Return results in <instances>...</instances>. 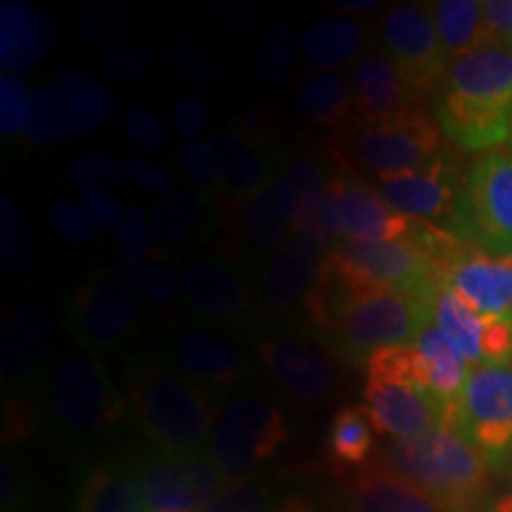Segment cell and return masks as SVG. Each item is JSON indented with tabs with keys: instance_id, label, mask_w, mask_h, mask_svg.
Wrapping results in <instances>:
<instances>
[{
	"instance_id": "obj_1",
	"label": "cell",
	"mask_w": 512,
	"mask_h": 512,
	"mask_svg": "<svg viewBox=\"0 0 512 512\" xmlns=\"http://www.w3.org/2000/svg\"><path fill=\"white\" fill-rule=\"evenodd\" d=\"M441 285L358 287L323 261L304 302L311 335L335 361L366 366L375 351L413 344L434 323Z\"/></svg>"
},
{
	"instance_id": "obj_2",
	"label": "cell",
	"mask_w": 512,
	"mask_h": 512,
	"mask_svg": "<svg viewBox=\"0 0 512 512\" xmlns=\"http://www.w3.org/2000/svg\"><path fill=\"white\" fill-rule=\"evenodd\" d=\"M434 119L463 152L501 147L512 131V46L491 41L448 64Z\"/></svg>"
},
{
	"instance_id": "obj_3",
	"label": "cell",
	"mask_w": 512,
	"mask_h": 512,
	"mask_svg": "<svg viewBox=\"0 0 512 512\" xmlns=\"http://www.w3.org/2000/svg\"><path fill=\"white\" fill-rule=\"evenodd\" d=\"M221 396L152 358H128V418L147 444L162 451L207 453Z\"/></svg>"
},
{
	"instance_id": "obj_4",
	"label": "cell",
	"mask_w": 512,
	"mask_h": 512,
	"mask_svg": "<svg viewBox=\"0 0 512 512\" xmlns=\"http://www.w3.org/2000/svg\"><path fill=\"white\" fill-rule=\"evenodd\" d=\"M377 460L453 512H475L484 498L489 465L451 425L411 439H384Z\"/></svg>"
},
{
	"instance_id": "obj_5",
	"label": "cell",
	"mask_w": 512,
	"mask_h": 512,
	"mask_svg": "<svg viewBox=\"0 0 512 512\" xmlns=\"http://www.w3.org/2000/svg\"><path fill=\"white\" fill-rule=\"evenodd\" d=\"M36 387L41 413L67 439L105 437L128 418L126 396L100 356L88 351L50 358Z\"/></svg>"
},
{
	"instance_id": "obj_6",
	"label": "cell",
	"mask_w": 512,
	"mask_h": 512,
	"mask_svg": "<svg viewBox=\"0 0 512 512\" xmlns=\"http://www.w3.org/2000/svg\"><path fill=\"white\" fill-rule=\"evenodd\" d=\"M337 166L375 181L422 169L446 152L437 119L427 107L387 121H354L330 140Z\"/></svg>"
},
{
	"instance_id": "obj_7",
	"label": "cell",
	"mask_w": 512,
	"mask_h": 512,
	"mask_svg": "<svg viewBox=\"0 0 512 512\" xmlns=\"http://www.w3.org/2000/svg\"><path fill=\"white\" fill-rule=\"evenodd\" d=\"M290 441L285 413L256 389H230L221 396L207 456L228 484L254 477Z\"/></svg>"
},
{
	"instance_id": "obj_8",
	"label": "cell",
	"mask_w": 512,
	"mask_h": 512,
	"mask_svg": "<svg viewBox=\"0 0 512 512\" xmlns=\"http://www.w3.org/2000/svg\"><path fill=\"white\" fill-rule=\"evenodd\" d=\"M446 230L467 247L512 256V155L486 152L467 166Z\"/></svg>"
},
{
	"instance_id": "obj_9",
	"label": "cell",
	"mask_w": 512,
	"mask_h": 512,
	"mask_svg": "<svg viewBox=\"0 0 512 512\" xmlns=\"http://www.w3.org/2000/svg\"><path fill=\"white\" fill-rule=\"evenodd\" d=\"M259 271L221 252L190 256L181 268V302L188 318L202 328L256 325L259 309Z\"/></svg>"
},
{
	"instance_id": "obj_10",
	"label": "cell",
	"mask_w": 512,
	"mask_h": 512,
	"mask_svg": "<svg viewBox=\"0 0 512 512\" xmlns=\"http://www.w3.org/2000/svg\"><path fill=\"white\" fill-rule=\"evenodd\" d=\"M64 328L88 354H117L140 330V306L114 275L95 271L62 299Z\"/></svg>"
},
{
	"instance_id": "obj_11",
	"label": "cell",
	"mask_w": 512,
	"mask_h": 512,
	"mask_svg": "<svg viewBox=\"0 0 512 512\" xmlns=\"http://www.w3.org/2000/svg\"><path fill=\"white\" fill-rule=\"evenodd\" d=\"M150 512H204L228 489V479L207 453H174L147 444L126 458Z\"/></svg>"
},
{
	"instance_id": "obj_12",
	"label": "cell",
	"mask_w": 512,
	"mask_h": 512,
	"mask_svg": "<svg viewBox=\"0 0 512 512\" xmlns=\"http://www.w3.org/2000/svg\"><path fill=\"white\" fill-rule=\"evenodd\" d=\"M456 430L489 467L512 463V366L472 370L458 401Z\"/></svg>"
},
{
	"instance_id": "obj_13",
	"label": "cell",
	"mask_w": 512,
	"mask_h": 512,
	"mask_svg": "<svg viewBox=\"0 0 512 512\" xmlns=\"http://www.w3.org/2000/svg\"><path fill=\"white\" fill-rule=\"evenodd\" d=\"M382 43L399 72L415 91L437 93L448 74V57L441 48L432 5L401 3L382 19Z\"/></svg>"
},
{
	"instance_id": "obj_14",
	"label": "cell",
	"mask_w": 512,
	"mask_h": 512,
	"mask_svg": "<svg viewBox=\"0 0 512 512\" xmlns=\"http://www.w3.org/2000/svg\"><path fill=\"white\" fill-rule=\"evenodd\" d=\"M254 351L280 392L299 406H325L339 394L342 373L323 347H313L302 337L264 335Z\"/></svg>"
},
{
	"instance_id": "obj_15",
	"label": "cell",
	"mask_w": 512,
	"mask_h": 512,
	"mask_svg": "<svg viewBox=\"0 0 512 512\" xmlns=\"http://www.w3.org/2000/svg\"><path fill=\"white\" fill-rule=\"evenodd\" d=\"M159 358L166 368L216 394H228L249 373L245 351L233 339L202 325L164 332L159 339Z\"/></svg>"
},
{
	"instance_id": "obj_16",
	"label": "cell",
	"mask_w": 512,
	"mask_h": 512,
	"mask_svg": "<svg viewBox=\"0 0 512 512\" xmlns=\"http://www.w3.org/2000/svg\"><path fill=\"white\" fill-rule=\"evenodd\" d=\"M463 178L456 157L446 150L422 169L382 178L380 195L396 214L446 228L456 214Z\"/></svg>"
},
{
	"instance_id": "obj_17",
	"label": "cell",
	"mask_w": 512,
	"mask_h": 512,
	"mask_svg": "<svg viewBox=\"0 0 512 512\" xmlns=\"http://www.w3.org/2000/svg\"><path fill=\"white\" fill-rule=\"evenodd\" d=\"M363 401L375 434L382 439H411L441 425L456 427L458 403L441 401L413 384L368 377Z\"/></svg>"
},
{
	"instance_id": "obj_18",
	"label": "cell",
	"mask_w": 512,
	"mask_h": 512,
	"mask_svg": "<svg viewBox=\"0 0 512 512\" xmlns=\"http://www.w3.org/2000/svg\"><path fill=\"white\" fill-rule=\"evenodd\" d=\"M434 325L472 370L508 366L512 361V316H482L448 287H441Z\"/></svg>"
},
{
	"instance_id": "obj_19",
	"label": "cell",
	"mask_w": 512,
	"mask_h": 512,
	"mask_svg": "<svg viewBox=\"0 0 512 512\" xmlns=\"http://www.w3.org/2000/svg\"><path fill=\"white\" fill-rule=\"evenodd\" d=\"M323 259V249L299 233H294L287 245L268 256L256 280L261 316L278 318L304 313V302L318 283Z\"/></svg>"
},
{
	"instance_id": "obj_20",
	"label": "cell",
	"mask_w": 512,
	"mask_h": 512,
	"mask_svg": "<svg viewBox=\"0 0 512 512\" xmlns=\"http://www.w3.org/2000/svg\"><path fill=\"white\" fill-rule=\"evenodd\" d=\"M441 285L482 316H512V256L460 245L448 259Z\"/></svg>"
},
{
	"instance_id": "obj_21",
	"label": "cell",
	"mask_w": 512,
	"mask_h": 512,
	"mask_svg": "<svg viewBox=\"0 0 512 512\" xmlns=\"http://www.w3.org/2000/svg\"><path fill=\"white\" fill-rule=\"evenodd\" d=\"M53 344V318L41 304H19L5 316L0 335V375L3 387H29L48 366Z\"/></svg>"
},
{
	"instance_id": "obj_22",
	"label": "cell",
	"mask_w": 512,
	"mask_h": 512,
	"mask_svg": "<svg viewBox=\"0 0 512 512\" xmlns=\"http://www.w3.org/2000/svg\"><path fill=\"white\" fill-rule=\"evenodd\" d=\"M349 88L356 119L366 124L403 117L425 107V95L415 91L389 55L382 53H366L354 64Z\"/></svg>"
},
{
	"instance_id": "obj_23",
	"label": "cell",
	"mask_w": 512,
	"mask_h": 512,
	"mask_svg": "<svg viewBox=\"0 0 512 512\" xmlns=\"http://www.w3.org/2000/svg\"><path fill=\"white\" fill-rule=\"evenodd\" d=\"M339 188L342 242H380L411 235L418 221L396 214L377 190L349 171H335Z\"/></svg>"
},
{
	"instance_id": "obj_24",
	"label": "cell",
	"mask_w": 512,
	"mask_h": 512,
	"mask_svg": "<svg viewBox=\"0 0 512 512\" xmlns=\"http://www.w3.org/2000/svg\"><path fill=\"white\" fill-rule=\"evenodd\" d=\"M219 152L221 188L230 202H245L283 174L287 157L278 147H261L235 128L211 140Z\"/></svg>"
},
{
	"instance_id": "obj_25",
	"label": "cell",
	"mask_w": 512,
	"mask_h": 512,
	"mask_svg": "<svg viewBox=\"0 0 512 512\" xmlns=\"http://www.w3.org/2000/svg\"><path fill=\"white\" fill-rule=\"evenodd\" d=\"M223 204L216 197L195 188L174 192L157 202L150 211L152 233L164 247H183L192 240H207L219 235Z\"/></svg>"
},
{
	"instance_id": "obj_26",
	"label": "cell",
	"mask_w": 512,
	"mask_h": 512,
	"mask_svg": "<svg viewBox=\"0 0 512 512\" xmlns=\"http://www.w3.org/2000/svg\"><path fill=\"white\" fill-rule=\"evenodd\" d=\"M349 503L351 512H453L377 458L351 472Z\"/></svg>"
},
{
	"instance_id": "obj_27",
	"label": "cell",
	"mask_w": 512,
	"mask_h": 512,
	"mask_svg": "<svg viewBox=\"0 0 512 512\" xmlns=\"http://www.w3.org/2000/svg\"><path fill=\"white\" fill-rule=\"evenodd\" d=\"M72 512H150L126 460H100L76 479Z\"/></svg>"
},
{
	"instance_id": "obj_28",
	"label": "cell",
	"mask_w": 512,
	"mask_h": 512,
	"mask_svg": "<svg viewBox=\"0 0 512 512\" xmlns=\"http://www.w3.org/2000/svg\"><path fill=\"white\" fill-rule=\"evenodd\" d=\"M363 43H366V36L356 22L344 17H328L306 27L299 50L306 62L318 67L320 72H335L361 60L358 55L363 53Z\"/></svg>"
},
{
	"instance_id": "obj_29",
	"label": "cell",
	"mask_w": 512,
	"mask_h": 512,
	"mask_svg": "<svg viewBox=\"0 0 512 512\" xmlns=\"http://www.w3.org/2000/svg\"><path fill=\"white\" fill-rule=\"evenodd\" d=\"M297 107L316 126L337 133L356 121L349 81L337 72H316L306 76L297 91Z\"/></svg>"
},
{
	"instance_id": "obj_30",
	"label": "cell",
	"mask_w": 512,
	"mask_h": 512,
	"mask_svg": "<svg viewBox=\"0 0 512 512\" xmlns=\"http://www.w3.org/2000/svg\"><path fill=\"white\" fill-rule=\"evenodd\" d=\"M432 15L448 62L496 41L486 27L482 3L477 0H439L432 5Z\"/></svg>"
},
{
	"instance_id": "obj_31",
	"label": "cell",
	"mask_w": 512,
	"mask_h": 512,
	"mask_svg": "<svg viewBox=\"0 0 512 512\" xmlns=\"http://www.w3.org/2000/svg\"><path fill=\"white\" fill-rule=\"evenodd\" d=\"M325 448L337 470L356 472L373 463L377 453L375 427L366 406H344L332 415Z\"/></svg>"
},
{
	"instance_id": "obj_32",
	"label": "cell",
	"mask_w": 512,
	"mask_h": 512,
	"mask_svg": "<svg viewBox=\"0 0 512 512\" xmlns=\"http://www.w3.org/2000/svg\"><path fill=\"white\" fill-rule=\"evenodd\" d=\"M112 275L136 297L152 306H171L181 297V271L166 254L152 252L138 261L119 259L112 264Z\"/></svg>"
},
{
	"instance_id": "obj_33",
	"label": "cell",
	"mask_w": 512,
	"mask_h": 512,
	"mask_svg": "<svg viewBox=\"0 0 512 512\" xmlns=\"http://www.w3.org/2000/svg\"><path fill=\"white\" fill-rule=\"evenodd\" d=\"M413 344L427 366V389L441 401L458 403L472 373L463 356L448 344L434 323L427 325Z\"/></svg>"
},
{
	"instance_id": "obj_34",
	"label": "cell",
	"mask_w": 512,
	"mask_h": 512,
	"mask_svg": "<svg viewBox=\"0 0 512 512\" xmlns=\"http://www.w3.org/2000/svg\"><path fill=\"white\" fill-rule=\"evenodd\" d=\"M204 512H316L309 498L283 494L264 479H242L228 484L219 501Z\"/></svg>"
},
{
	"instance_id": "obj_35",
	"label": "cell",
	"mask_w": 512,
	"mask_h": 512,
	"mask_svg": "<svg viewBox=\"0 0 512 512\" xmlns=\"http://www.w3.org/2000/svg\"><path fill=\"white\" fill-rule=\"evenodd\" d=\"M0 261L15 278L34 273L38 261L34 233L8 195L0 197Z\"/></svg>"
},
{
	"instance_id": "obj_36",
	"label": "cell",
	"mask_w": 512,
	"mask_h": 512,
	"mask_svg": "<svg viewBox=\"0 0 512 512\" xmlns=\"http://www.w3.org/2000/svg\"><path fill=\"white\" fill-rule=\"evenodd\" d=\"M22 136L38 147H55L69 136V105L55 86H38L31 93Z\"/></svg>"
},
{
	"instance_id": "obj_37",
	"label": "cell",
	"mask_w": 512,
	"mask_h": 512,
	"mask_svg": "<svg viewBox=\"0 0 512 512\" xmlns=\"http://www.w3.org/2000/svg\"><path fill=\"white\" fill-rule=\"evenodd\" d=\"M297 64V36L287 22H273L259 38L254 53V72L266 86L283 88Z\"/></svg>"
},
{
	"instance_id": "obj_38",
	"label": "cell",
	"mask_w": 512,
	"mask_h": 512,
	"mask_svg": "<svg viewBox=\"0 0 512 512\" xmlns=\"http://www.w3.org/2000/svg\"><path fill=\"white\" fill-rule=\"evenodd\" d=\"M69 105V136L74 138H88L98 133L102 126H107L117 117L119 100L112 88L95 86L86 88V91L67 98Z\"/></svg>"
},
{
	"instance_id": "obj_39",
	"label": "cell",
	"mask_w": 512,
	"mask_h": 512,
	"mask_svg": "<svg viewBox=\"0 0 512 512\" xmlns=\"http://www.w3.org/2000/svg\"><path fill=\"white\" fill-rule=\"evenodd\" d=\"M366 373L373 380L403 382L427 389V366L415 344H396V347L375 351L366 361Z\"/></svg>"
},
{
	"instance_id": "obj_40",
	"label": "cell",
	"mask_w": 512,
	"mask_h": 512,
	"mask_svg": "<svg viewBox=\"0 0 512 512\" xmlns=\"http://www.w3.org/2000/svg\"><path fill=\"white\" fill-rule=\"evenodd\" d=\"M57 41V29L55 22L43 12L31 10L27 12L22 24V34H19L17 48L5 67H10L12 72H29L31 67H36L43 57L53 53Z\"/></svg>"
},
{
	"instance_id": "obj_41",
	"label": "cell",
	"mask_w": 512,
	"mask_h": 512,
	"mask_svg": "<svg viewBox=\"0 0 512 512\" xmlns=\"http://www.w3.org/2000/svg\"><path fill=\"white\" fill-rule=\"evenodd\" d=\"M133 12L126 3L119 0H102L95 3L81 15L79 36L81 41L91 43V46H105V43L117 41L131 27Z\"/></svg>"
},
{
	"instance_id": "obj_42",
	"label": "cell",
	"mask_w": 512,
	"mask_h": 512,
	"mask_svg": "<svg viewBox=\"0 0 512 512\" xmlns=\"http://www.w3.org/2000/svg\"><path fill=\"white\" fill-rule=\"evenodd\" d=\"M64 178L72 188L86 190H110L124 181V169L121 159L102 152H91V155L76 157L72 164L64 169Z\"/></svg>"
},
{
	"instance_id": "obj_43",
	"label": "cell",
	"mask_w": 512,
	"mask_h": 512,
	"mask_svg": "<svg viewBox=\"0 0 512 512\" xmlns=\"http://www.w3.org/2000/svg\"><path fill=\"white\" fill-rule=\"evenodd\" d=\"M169 62L183 79L195 86H214L221 81V67L207 55L200 43L190 34H178L169 46Z\"/></svg>"
},
{
	"instance_id": "obj_44",
	"label": "cell",
	"mask_w": 512,
	"mask_h": 512,
	"mask_svg": "<svg viewBox=\"0 0 512 512\" xmlns=\"http://www.w3.org/2000/svg\"><path fill=\"white\" fill-rule=\"evenodd\" d=\"M178 169L192 185L200 190L221 188L219 152L211 140H188L176 150Z\"/></svg>"
},
{
	"instance_id": "obj_45",
	"label": "cell",
	"mask_w": 512,
	"mask_h": 512,
	"mask_svg": "<svg viewBox=\"0 0 512 512\" xmlns=\"http://www.w3.org/2000/svg\"><path fill=\"white\" fill-rule=\"evenodd\" d=\"M152 223L150 216L145 214L143 207L128 202L124 204V214H121L119 226L114 228V247L121 259L138 261L150 256L155 249H152Z\"/></svg>"
},
{
	"instance_id": "obj_46",
	"label": "cell",
	"mask_w": 512,
	"mask_h": 512,
	"mask_svg": "<svg viewBox=\"0 0 512 512\" xmlns=\"http://www.w3.org/2000/svg\"><path fill=\"white\" fill-rule=\"evenodd\" d=\"M155 53L147 43H128L119 46L102 57L100 67L107 81L112 83H131L150 69Z\"/></svg>"
},
{
	"instance_id": "obj_47",
	"label": "cell",
	"mask_w": 512,
	"mask_h": 512,
	"mask_svg": "<svg viewBox=\"0 0 512 512\" xmlns=\"http://www.w3.org/2000/svg\"><path fill=\"white\" fill-rule=\"evenodd\" d=\"M31 503H34V484L29 479L27 463L5 456L0 463V510L29 512Z\"/></svg>"
},
{
	"instance_id": "obj_48",
	"label": "cell",
	"mask_w": 512,
	"mask_h": 512,
	"mask_svg": "<svg viewBox=\"0 0 512 512\" xmlns=\"http://www.w3.org/2000/svg\"><path fill=\"white\" fill-rule=\"evenodd\" d=\"M121 169H124V181L145 192V195L159 197V200L174 195V176L169 174V169L152 162V159L126 157L121 159Z\"/></svg>"
},
{
	"instance_id": "obj_49",
	"label": "cell",
	"mask_w": 512,
	"mask_h": 512,
	"mask_svg": "<svg viewBox=\"0 0 512 512\" xmlns=\"http://www.w3.org/2000/svg\"><path fill=\"white\" fill-rule=\"evenodd\" d=\"M31 105V95L17 76L8 72L0 74V133L12 136L22 131L27 124V114Z\"/></svg>"
},
{
	"instance_id": "obj_50",
	"label": "cell",
	"mask_w": 512,
	"mask_h": 512,
	"mask_svg": "<svg viewBox=\"0 0 512 512\" xmlns=\"http://www.w3.org/2000/svg\"><path fill=\"white\" fill-rule=\"evenodd\" d=\"M171 121H174L178 136L195 140L211 121L209 102L195 93L176 95L171 102Z\"/></svg>"
},
{
	"instance_id": "obj_51",
	"label": "cell",
	"mask_w": 512,
	"mask_h": 512,
	"mask_svg": "<svg viewBox=\"0 0 512 512\" xmlns=\"http://www.w3.org/2000/svg\"><path fill=\"white\" fill-rule=\"evenodd\" d=\"M50 226L69 245H88L95 238L93 223L86 219L79 204L57 202L50 207Z\"/></svg>"
},
{
	"instance_id": "obj_52",
	"label": "cell",
	"mask_w": 512,
	"mask_h": 512,
	"mask_svg": "<svg viewBox=\"0 0 512 512\" xmlns=\"http://www.w3.org/2000/svg\"><path fill=\"white\" fill-rule=\"evenodd\" d=\"M38 415L41 411L29 401V396L12 394L3 408V446L29 439L38 425Z\"/></svg>"
},
{
	"instance_id": "obj_53",
	"label": "cell",
	"mask_w": 512,
	"mask_h": 512,
	"mask_svg": "<svg viewBox=\"0 0 512 512\" xmlns=\"http://www.w3.org/2000/svg\"><path fill=\"white\" fill-rule=\"evenodd\" d=\"M233 128L256 145L273 147V138L278 136V112L266 102H259V105L245 107L235 117Z\"/></svg>"
},
{
	"instance_id": "obj_54",
	"label": "cell",
	"mask_w": 512,
	"mask_h": 512,
	"mask_svg": "<svg viewBox=\"0 0 512 512\" xmlns=\"http://www.w3.org/2000/svg\"><path fill=\"white\" fill-rule=\"evenodd\" d=\"M124 128L126 136L133 140L143 150H162L166 145V126L155 112L147 107H131L124 114Z\"/></svg>"
},
{
	"instance_id": "obj_55",
	"label": "cell",
	"mask_w": 512,
	"mask_h": 512,
	"mask_svg": "<svg viewBox=\"0 0 512 512\" xmlns=\"http://www.w3.org/2000/svg\"><path fill=\"white\" fill-rule=\"evenodd\" d=\"M79 207L86 214V219L93 223V228L98 230H114L119 226L121 214H124V207L117 197H112L107 190L81 192Z\"/></svg>"
},
{
	"instance_id": "obj_56",
	"label": "cell",
	"mask_w": 512,
	"mask_h": 512,
	"mask_svg": "<svg viewBox=\"0 0 512 512\" xmlns=\"http://www.w3.org/2000/svg\"><path fill=\"white\" fill-rule=\"evenodd\" d=\"M27 12L29 5L22 0H3V10H0V60L3 64H8L15 53Z\"/></svg>"
},
{
	"instance_id": "obj_57",
	"label": "cell",
	"mask_w": 512,
	"mask_h": 512,
	"mask_svg": "<svg viewBox=\"0 0 512 512\" xmlns=\"http://www.w3.org/2000/svg\"><path fill=\"white\" fill-rule=\"evenodd\" d=\"M482 8L491 36L512 46V0H486Z\"/></svg>"
},
{
	"instance_id": "obj_58",
	"label": "cell",
	"mask_w": 512,
	"mask_h": 512,
	"mask_svg": "<svg viewBox=\"0 0 512 512\" xmlns=\"http://www.w3.org/2000/svg\"><path fill=\"white\" fill-rule=\"evenodd\" d=\"M95 86V79L91 72L76 67V64H64L60 72L55 74V88L64 98H72V95L86 91V88Z\"/></svg>"
},
{
	"instance_id": "obj_59",
	"label": "cell",
	"mask_w": 512,
	"mask_h": 512,
	"mask_svg": "<svg viewBox=\"0 0 512 512\" xmlns=\"http://www.w3.org/2000/svg\"><path fill=\"white\" fill-rule=\"evenodd\" d=\"M219 8H223V12H228L230 19H233V27L245 31V27L252 19V5L247 3H221Z\"/></svg>"
},
{
	"instance_id": "obj_60",
	"label": "cell",
	"mask_w": 512,
	"mask_h": 512,
	"mask_svg": "<svg viewBox=\"0 0 512 512\" xmlns=\"http://www.w3.org/2000/svg\"><path fill=\"white\" fill-rule=\"evenodd\" d=\"M332 8L342 12H373L380 8V3H375V0H361V3L358 0H335Z\"/></svg>"
},
{
	"instance_id": "obj_61",
	"label": "cell",
	"mask_w": 512,
	"mask_h": 512,
	"mask_svg": "<svg viewBox=\"0 0 512 512\" xmlns=\"http://www.w3.org/2000/svg\"><path fill=\"white\" fill-rule=\"evenodd\" d=\"M491 512H512V494L498 498L494 510H491Z\"/></svg>"
},
{
	"instance_id": "obj_62",
	"label": "cell",
	"mask_w": 512,
	"mask_h": 512,
	"mask_svg": "<svg viewBox=\"0 0 512 512\" xmlns=\"http://www.w3.org/2000/svg\"><path fill=\"white\" fill-rule=\"evenodd\" d=\"M166 512H190V510H166Z\"/></svg>"
},
{
	"instance_id": "obj_63",
	"label": "cell",
	"mask_w": 512,
	"mask_h": 512,
	"mask_svg": "<svg viewBox=\"0 0 512 512\" xmlns=\"http://www.w3.org/2000/svg\"><path fill=\"white\" fill-rule=\"evenodd\" d=\"M510 145H512V131H510Z\"/></svg>"
}]
</instances>
